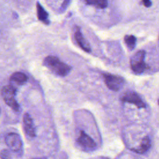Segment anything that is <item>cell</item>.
Returning a JSON list of instances; mask_svg holds the SVG:
<instances>
[{
  "instance_id": "obj_14",
  "label": "cell",
  "mask_w": 159,
  "mask_h": 159,
  "mask_svg": "<svg viewBox=\"0 0 159 159\" xmlns=\"http://www.w3.org/2000/svg\"><path fill=\"white\" fill-rule=\"evenodd\" d=\"M124 42L129 49L133 50L135 47L136 38L132 35H127L124 37Z\"/></svg>"
},
{
  "instance_id": "obj_9",
  "label": "cell",
  "mask_w": 159,
  "mask_h": 159,
  "mask_svg": "<svg viewBox=\"0 0 159 159\" xmlns=\"http://www.w3.org/2000/svg\"><path fill=\"white\" fill-rule=\"evenodd\" d=\"M74 37L76 43L79 45V46L81 49H83L84 51L86 52H91V48H90L89 44L88 42V41L85 39V38L83 37V35L81 33L80 29L79 27H77L76 30H75Z\"/></svg>"
},
{
  "instance_id": "obj_7",
  "label": "cell",
  "mask_w": 159,
  "mask_h": 159,
  "mask_svg": "<svg viewBox=\"0 0 159 159\" xmlns=\"http://www.w3.org/2000/svg\"><path fill=\"white\" fill-rule=\"evenodd\" d=\"M77 142L85 151H92L96 147V143L94 140L83 130L80 131V135L77 139Z\"/></svg>"
},
{
  "instance_id": "obj_4",
  "label": "cell",
  "mask_w": 159,
  "mask_h": 159,
  "mask_svg": "<svg viewBox=\"0 0 159 159\" xmlns=\"http://www.w3.org/2000/svg\"><path fill=\"white\" fill-rule=\"evenodd\" d=\"M103 77L106 85L112 91H119L124 84V80L117 75L104 73L103 74Z\"/></svg>"
},
{
  "instance_id": "obj_10",
  "label": "cell",
  "mask_w": 159,
  "mask_h": 159,
  "mask_svg": "<svg viewBox=\"0 0 159 159\" xmlns=\"http://www.w3.org/2000/svg\"><path fill=\"white\" fill-rule=\"evenodd\" d=\"M27 76L22 72H15L10 77V81L12 85L14 84L17 85H22L27 81Z\"/></svg>"
},
{
  "instance_id": "obj_2",
  "label": "cell",
  "mask_w": 159,
  "mask_h": 159,
  "mask_svg": "<svg viewBox=\"0 0 159 159\" xmlns=\"http://www.w3.org/2000/svg\"><path fill=\"white\" fill-rule=\"evenodd\" d=\"M16 89L12 85H7L2 89V96L5 103L14 111H19V105L16 99Z\"/></svg>"
},
{
  "instance_id": "obj_19",
  "label": "cell",
  "mask_w": 159,
  "mask_h": 159,
  "mask_svg": "<svg viewBox=\"0 0 159 159\" xmlns=\"http://www.w3.org/2000/svg\"><path fill=\"white\" fill-rule=\"evenodd\" d=\"M158 104H159V100H158Z\"/></svg>"
},
{
  "instance_id": "obj_11",
  "label": "cell",
  "mask_w": 159,
  "mask_h": 159,
  "mask_svg": "<svg viewBox=\"0 0 159 159\" xmlns=\"http://www.w3.org/2000/svg\"><path fill=\"white\" fill-rule=\"evenodd\" d=\"M151 146V141L148 137H145L142 139L139 147L134 149L133 150L138 153H143L146 152Z\"/></svg>"
},
{
  "instance_id": "obj_6",
  "label": "cell",
  "mask_w": 159,
  "mask_h": 159,
  "mask_svg": "<svg viewBox=\"0 0 159 159\" xmlns=\"http://www.w3.org/2000/svg\"><path fill=\"white\" fill-rule=\"evenodd\" d=\"M121 101L124 102L133 104L138 108H145L146 105L140 96L135 91H127L121 97Z\"/></svg>"
},
{
  "instance_id": "obj_15",
  "label": "cell",
  "mask_w": 159,
  "mask_h": 159,
  "mask_svg": "<svg viewBox=\"0 0 159 159\" xmlns=\"http://www.w3.org/2000/svg\"><path fill=\"white\" fill-rule=\"evenodd\" d=\"M1 156L2 159H11V155L10 152L6 149H3L1 150Z\"/></svg>"
},
{
  "instance_id": "obj_13",
  "label": "cell",
  "mask_w": 159,
  "mask_h": 159,
  "mask_svg": "<svg viewBox=\"0 0 159 159\" xmlns=\"http://www.w3.org/2000/svg\"><path fill=\"white\" fill-rule=\"evenodd\" d=\"M85 2L99 9H104L107 6V0H85Z\"/></svg>"
},
{
  "instance_id": "obj_17",
  "label": "cell",
  "mask_w": 159,
  "mask_h": 159,
  "mask_svg": "<svg viewBox=\"0 0 159 159\" xmlns=\"http://www.w3.org/2000/svg\"><path fill=\"white\" fill-rule=\"evenodd\" d=\"M69 1H70V0H65V1H64L63 3L62 4V7H63V9L66 8V7L67 6V5H68Z\"/></svg>"
},
{
  "instance_id": "obj_12",
  "label": "cell",
  "mask_w": 159,
  "mask_h": 159,
  "mask_svg": "<svg viewBox=\"0 0 159 159\" xmlns=\"http://www.w3.org/2000/svg\"><path fill=\"white\" fill-rule=\"evenodd\" d=\"M37 17L38 19L42 21L43 23L46 24H49L48 20V14L47 11L44 9V8L42 6V5L37 2Z\"/></svg>"
},
{
  "instance_id": "obj_18",
  "label": "cell",
  "mask_w": 159,
  "mask_h": 159,
  "mask_svg": "<svg viewBox=\"0 0 159 159\" xmlns=\"http://www.w3.org/2000/svg\"><path fill=\"white\" fill-rule=\"evenodd\" d=\"M33 159H47L46 158L42 157V158H33Z\"/></svg>"
},
{
  "instance_id": "obj_8",
  "label": "cell",
  "mask_w": 159,
  "mask_h": 159,
  "mask_svg": "<svg viewBox=\"0 0 159 159\" xmlns=\"http://www.w3.org/2000/svg\"><path fill=\"white\" fill-rule=\"evenodd\" d=\"M23 125L26 135L31 138L34 137L35 136V129L33 120L28 113L24 115Z\"/></svg>"
},
{
  "instance_id": "obj_3",
  "label": "cell",
  "mask_w": 159,
  "mask_h": 159,
  "mask_svg": "<svg viewBox=\"0 0 159 159\" xmlns=\"http://www.w3.org/2000/svg\"><path fill=\"white\" fill-rule=\"evenodd\" d=\"M145 52L138 51L130 59V67L132 70L136 74L142 73L147 68V65L145 62Z\"/></svg>"
},
{
  "instance_id": "obj_16",
  "label": "cell",
  "mask_w": 159,
  "mask_h": 159,
  "mask_svg": "<svg viewBox=\"0 0 159 159\" xmlns=\"http://www.w3.org/2000/svg\"><path fill=\"white\" fill-rule=\"evenodd\" d=\"M142 3L147 7H148L152 5V2L150 0H142Z\"/></svg>"
},
{
  "instance_id": "obj_5",
  "label": "cell",
  "mask_w": 159,
  "mask_h": 159,
  "mask_svg": "<svg viewBox=\"0 0 159 159\" xmlns=\"http://www.w3.org/2000/svg\"><path fill=\"white\" fill-rule=\"evenodd\" d=\"M5 142L12 151L19 152L22 150V142L20 135L14 132L7 134L5 137Z\"/></svg>"
},
{
  "instance_id": "obj_1",
  "label": "cell",
  "mask_w": 159,
  "mask_h": 159,
  "mask_svg": "<svg viewBox=\"0 0 159 159\" xmlns=\"http://www.w3.org/2000/svg\"><path fill=\"white\" fill-rule=\"evenodd\" d=\"M43 65L52 72L60 76H66L71 70V66L54 56L47 57L43 60Z\"/></svg>"
}]
</instances>
